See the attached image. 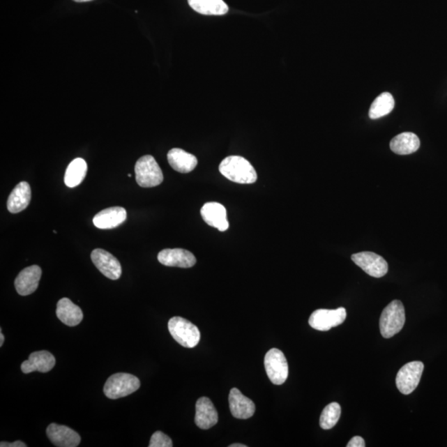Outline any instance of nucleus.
I'll return each instance as SVG.
<instances>
[{"label":"nucleus","mask_w":447,"mask_h":447,"mask_svg":"<svg viewBox=\"0 0 447 447\" xmlns=\"http://www.w3.org/2000/svg\"><path fill=\"white\" fill-rule=\"evenodd\" d=\"M219 170L225 178L240 184L255 183L258 176L255 167L245 158L229 156L220 162Z\"/></svg>","instance_id":"obj_1"},{"label":"nucleus","mask_w":447,"mask_h":447,"mask_svg":"<svg viewBox=\"0 0 447 447\" xmlns=\"http://www.w3.org/2000/svg\"><path fill=\"white\" fill-rule=\"evenodd\" d=\"M405 310L400 300L389 303L380 317L379 328L384 338H391L404 328Z\"/></svg>","instance_id":"obj_2"},{"label":"nucleus","mask_w":447,"mask_h":447,"mask_svg":"<svg viewBox=\"0 0 447 447\" xmlns=\"http://www.w3.org/2000/svg\"><path fill=\"white\" fill-rule=\"evenodd\" d=\"M168 330L176 342L185 348L197 347L201 339L200 331L185 318L174 317L168 321Z\"/></svg>","instance_id":"obj_3"},{"label":"nucleus","mask_w":447,"mask_h":447,"mask_svg":"<svg viewBox=\"0 0 447 447\" xmlns=\"http://www.w3.org/2000/svg\"><path fill=\"white\" fill-rule=\"evenodd\" d=\"M140 380L136 376L127 373H118L110 376L104 387L106 397L110 400L130 395L140 388Z\"/></svg>","instance_id":"obj_4"},{"label":"nucleus","mask_w":447,"mask_h":447,"mask_svg":"<svg viewBox=\"0 0 447 447\" xmlns=\"http://www.w3.org/2000/svg\"><path fill=\"white\" fill-rule=\"evenodd\" d=\"M136 181L141 188L157 187L163 181L161 167L151 155H145L135 165Z\"/></svg>","instance_id":"obj_5"},{"label":"nucleus","mask_w":447,"mask_h":447,"mask_svg":"<svg viewBox=\"0 0 447 447\" xmlns=\"http://www.w3.org/2000/svg\"><path fill=\"white\" fill-rule=\"evenodd\" d=\"M264 367L268 377L273 384L281 385L289 377V364L285 354L280 349H270L264 358Z\"/></svg>","instance_id":"obj_6"},{"label":"nucleus","mask_w":447,"mask_h":447,"mask_svg":"<svg viewBox=\"0 0 447 447\" xmlns=\"http://www.w3.org/2000/svg\"><path fill=\"white\" fill-rule=\"evenodd\" d=\"M421 361H413L402 366L396 376V385L402 395H409L418 386L423 373Z\"/></svg>","instance_id":"obj_7"},{"label":"nucleus","mask_w":447,"mask_h":447,"mask_svg":"<svg viewBox=\"0 0 447 447\" xmlns=\"http://www.w3.org/2000/svg\"><path fill=\"white\" fill-rule=\"evenodd\" d=\"M347 318V310L339 308L335 310L318 309L309 318V325L313 329L327 331L342 325Z\"/></svg>","instance_id":"obj_8"},{"label":"nucleus","mask_w":447,"mask_h":447,"mask_svg":"<svg viewBox=\"0 0 447 447\" xmlns=\"http://www.w3.org/2000/svg\"><path fill=\"white\" fill-rule=\"evenodd\" d=\"M351 259L357 266L361 268L371 277L382 278L388 273L387 261L373 252H361V253L353 255Z\"/></svg>","instance_id":"obj_9"},{"label":"nucleus","mask_w":447,"mask_h":447,"mask_svg":"<svg viewBox=\"0 0 447 447\" xmlns=\"http://www.w3.org/2000/svg\"><path fill=\"white\" fill-rule=\"evenodd\" d=\"M91 260L95 266L106 278L117 280L122 274L121 264L114 255L103 249L92 251Z\"/></svg>","instance_id":"obj_10"},{"label":"nucleus","mask_w":447,"mask_h":447,"mask_svg":"<svg viewBox=\"0 0 447 447\" xmlns=\"http://www.w3.org/2000/svg\"><path fill=\"white\" fill-rule=\"evenodd\" d=\"M159 263L168 267L192 268L197 263L196 257L183 249H166L159 252Z\"/></svg>","instance_id":"obj_11"},{"label":"nucleus","mask_w":447,"mask_h":447,"mask_svg":"<svg viewBox=\"0 0 447 447\" xmlns=\"http://www.w3.org/2000/svg\"><path fill=\"white\" fill-rule=\"evenodd\" d=\"M47 435L52 444L59 447H77L81 442L78 433L63 425L50 424L47 428Z\"/></svg>","instance_id":"obj_12"},{"label":"nucleus","mask_w":447,"mask_h":447,"mask_svg":"<svg viewBox=\"0 0 447 447\" xmlns=\"http://www.w3.org/2000/svg\"><path fill=\"white\" fill-rule=\"evenodd\" d=\"M41 277L42 269L38 265H33L22 270L15 282L17 294L21 296L33 294L38 289Z\"/></svg>","instance_id":"obj_13"},{"label":"nucleus","mask_w":447,"mask_h":447,"mask_svg":"<svg viewBox=\"0 0 447 447\" xmlns=\"http://www.w3.org/2000/svg\"><path fill=\"white\" fill-rule=\"evenodd\" d=\"M201 214L203 220L210 227L225 232L229 228L227 209L218 202H208L202 206Z\"/></svg>","instance_id":"obj_14"},{"label":"nucleus","mask_w":447,"mask_h":447,"mask_svg":"<svg viewBox=\"0 0 447 447\" xmlns=\"http://www.w3.org/2000/svg\"><path fill=\"white\" fill-rule=\"evenodd\" d=\"M230 411L234 418L248 419L253 417L255 413V404L250 398L243 395L238 388H234L229 395Z\"/></svg>","instance_id":"obj_15"},{"label":"nucleus","mask_w":447,"mask_h":447,"mask_svg":"<svg viewBox=\"0 0 447 447\" xmlns=\"http://www.w3.org/2000/svg\"><path fill=\"white\" fill-rule=\"evenodd\" d=\"M195 423L199 428L207 430L218 423V414L210 398H199L196 404Z\"/></svg>","instance_id":"obj_16"},{"label":"nucleus","mask_w":447,"mask_h":447,"mask_svg":"<svg viewBox=\"0 0 447 447\" xmlns=\"http://www.w3.org/2000/svg\"><path fill=\"white\" fill-rule=\"evenodd\" d=\"M55 365L56 358L52 354L47 351H41L31 354L29 360L22 363L21 370L24 374H30L34 371L47 373Z\"/></svg>","instance_id":"obj_17"},{"label":"nucleus","mask_w":447,"mask_h":447,"mask_svg":"<svg viewBox=\"0 0 447 447\" xmlns=\"http://www.w3.org/2000/svg\"><path fill=\"white\" fill-rule=\"evenodd\" d=\"M126 218L127 212L125 208L114 206L100 211L93 218V223L97 228L110 229L118 227L125 222Z\"/></svg>","instance_id":"obj_18"},{"label":"nucleus","mask_w":447,"mask_h":447,"mask_svg":"<svg viewBox=\"0 0 447 447\" xmlns=\"http://www.w3.org/2000/svg\"><path fill=\"white\" fill-rule=\"evenodd\" d=\"M56 314L59 319L68 326H76L83 320L81 308L66 298H61L57 303Z\"/></svg>","instance_id":"obj_19"},{"label":"nucleus","mask_w":447,"mask_h":447,"mask_svg":"<svg viewBox=\"0 0 447 447\" xmlns=\"http://www.w3.org/2000/svg\"><path fill=\"white\" fill-rule=\"evenodd\" d=\"M31 202V188L26 181L17 184L8 197L7 207L11 213L17 214L29 206Z\"/></svg>","instance_id":"obj_20"},{"label":"nucleus","mask_w":447,"mask_h":447,"mask_svg":"<svg viewBox=\"0 0 447 447\" xmlns=\"http://www.w3.org/2000/svg\"><path fill=\"white\" fill-rule=\"evenodd\" d=\"M167 160L170 166L181 174H188L197 166V158L193 154L181 149H172L167 153Z\"/></svg>","instance_id":"obj_21"},{"label":"nucleus","mask_w":447,"mask_h":447,"mask_svg":"<svg viewBox=\"0 0 447 447\" xmlns=\"http://www.w3.org/2000/svg\"><path fill=\"white\" fill-rule=\"evenodd\" d=\"M420 147V140L414 132H406L398 135L391 142V149L398 155H408L417 152Z\"/></svg>","instance_id":"obj_22"},{"label":"nucleus","mask_w":447,"mask_h":447,"mask_svg":"<svg viewBox=\"0 0 447 447\" xmlns=\"http://www.w3.org/2000/svg\"><path fill=\"white\" fill-rule=\"evenodd\" d=\"M193 10L204 15H224L229 7L223 0H188Z\"/></svg>","instance_id":"obj_23"},{"label":"nucleus","mask_w":447,"mask_h":447,"mask_svg":"<svg viewBox=\"0 0 447 447\" xmlns=\"http://www.w3.org/2000/svg\"><path fill=\"white\" fill-rule=\"evenodd\" d=\"M86 174V162L81 158L74 159L66 168L64 179L65 184L70 188H76L85 179Z\"/></svg>","instance_id":"obj_24"},{"label":"nucleus","mask_w":447,"mask_h":447,"mask_svg":"<svg viewBox=\"0 0 447 447\" xmlns=\"http://www.w3.org/2000/svg\"><path fill=\"white\" fill-rule=\"evenodd\" d=\"M395 105V101L391 93H382L371 105L369 112L370 118L372 119L382 118L391 113Z\"/></svg>","instance_id":"obj_25"},{"label":"nucleus","mask_w":447,"mask_h":447,"mask_svg":"<svg viewBox=\"0 0 447 447\" xmlns=\"http://www.w3.org/2000/svg\"><path fill=\"white\" fill-rule=\"evenodd\" d=\"M342 414V408L338 402H331L323 409L320 418V426L324 430H329L338 424Z\"/></svg>","instance_id":"obj_26"},{"label":"nucleus","mask_w":447,"mask_h":447,"mask_svg":"<svg viewBox=\"0 0 447 447\" xmlns=\"http://www.w3.org/2000/svg\"><path fill=\"white\" fill-rule=\"evenodd\" d=\"M171 438L162 432H156L150 440L149 447H172Z\"/></svg>","instance_id":"obj_27"},{"label":"nucleus","mask_w":447,"mask_h":447,"mask_svg":"<svg viewBox=\"0 0 447 447\" xmlns=\"http://www.w3.org/2000/svg\"><path fill=\"white\" fill-rule=\"evenodd\" d=\"M347 447H365V441L361 437H354L351 441L348 442Z\"/></svg>","instance_id":"obj_28"},{"label":"nucleus","mask_w":447,"mask_h":447,"mask_svg":"<svg viewBox=\"0 0 447 447\" xmlns=\"http://www.w3.org/2000/svg\"><path fill=\"white\" fill-rule=\"evenodd\" d=\"M0 446L1 447H26V445L24 444V442L21 441H17L15 442L2 441L1 444H0Z\"/></svg>","instance_id":"obj_29"},{"label":"nucleus","mask_w":447,"mask_h":447,"mask_svg":"<svg viewBox=\"0 0 447 447\" xmlns=\"http://www.w3.org/2000/svg\"><path fill=\"white\" fill-rule=\"evenodd\" d=\"M1 333H0V347H3V342H4V335L2 333V330H0Z\"/></svg>","instance_id":"obj_30"},{"label":"nucleus","mask_w":447,"mask_h":447,"mask_svg":"<svg viewBox=\"0 0 447 447\" xmlns=\"http://www.w3.org/2000/svg\"><path fill=\"white\" fill-rule=\"evenodd\" d=\"M246 446H245V445L238 444L230 445V447H246Z\"/></svg>","instance_id":"obj_31"},{"label":"nucleus","mask_w":447,"mask_h":447,"mask_svg":"<svg viewBox=\"0 0 447 447\" xmlns=\"http://www.w3.org/2000/svg\"><path fill=\"white\" fill-rule=\"evenodd\" d=\"M73 1L77 2V3H85V2L92 1V0H73Z\"/></svg>","instance_id":"obj_32"},{"label":"nucleus","mask_w":447,"mask_h":447,"mask_svg":"<svg viewBox=\"0 0 447 447\" xmlns=\"http://www.w3.org/2000/svg\"><path fill=\"white\" fill-rule=\"evenodd\" d=\"M128 178H131L132 175L131 174H128Z\"/></svg>","instance_id":"obj_33"}]
</instances>
